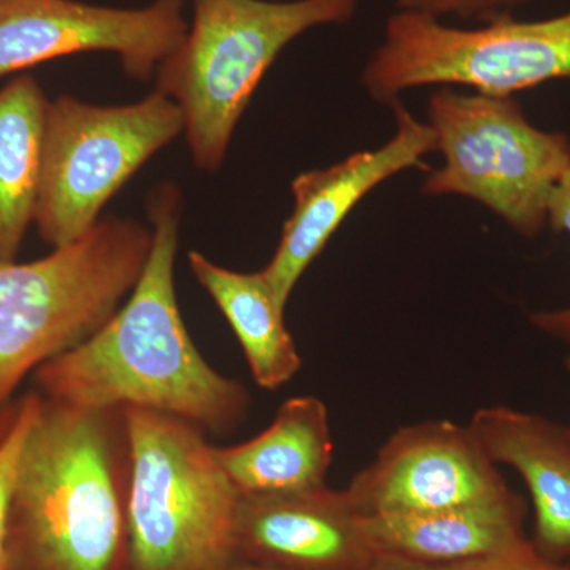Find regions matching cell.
Returning a JSON list of instances; mask_svg holds the SVG:
<instances>
[{
    "mask_svg": "<svg viewBox=\"0 0 570 570\" xmlns=\"http://www.w3.org/2000/svg\"><path fill=\"white\" fill-rule=\"evenodd\" d=\"M130 445L132 570H227L238 561L242 494L200 426L145 407H124Z\"/></svg>",
    "mask_w": 570,
    "mask_h": 570,
    "instance_id": "obj_4",
    "label": "cell"
},
{
    "mask_svg": "<svg viewBox=\"0 0 570 570\" xmlns=\"http://www.w3.org/2000/svg\"><path fill=\"white\" fill-rule=\"evenodd\" d=\"M227 570H281L276 568H269V566L257 564V562L236 561L232 568Z\"/></svg>",
    "mask_w": 570,
    "mask_h": 570,
    "instance_id": "obj_22",
    "label": "cell"
},
{
    "mask_svg": "<svg viewBox=\"0 0 570 570\" xmlns=\"http://www.w3.org/2000/svg\"><path fill=\"white\" fill-rule=\"evenodd\" d=\"M50 100L20 75L0 89V262H13L33 223Z\"/></svg>",
    "mask_w": 570,
    "mask_h": 570,
    "instance_id": "obj_17",
    "label": "cell"
},
{
    "mask_svg": "<svg viewBox=\"0 0 570 570\" xmlns=\"http://www.w3.org/2000/svg\"><path fill=\"white\" fill-rule=\"evenodd\" d=\"M527 505L515 491L438 512L363 517L379 554L420 562H452L510 553L530 546Z\"/></svg>",
    "mask_w": 570,
    "mask_h": 570,
    "instance_id": "obj_14",
    "label": "cell"
},
{
    "mask_svg": "<svg viewBox=\"0 0 570 570\" xmlns=\"http://www.w3.org/2000/svg\"><path fill=\"white\" fill-rule=\"evenodd\" d=\"M549 224L554 232H566L570 235V153L568 167L551 193ZM531 322L547 335L570 341V306L550 313L534 314Z\"/></svg>",
    "mask_w": 570,
    "mask_h": 570,
    "instance_id": "obj_21",
    "label": "cell"
},
{
    "mask_svg": "<svg viewBox=\"0 0 570 570\" xmlns=\"http://www.w3.org/2000/svg\"><path fill=\"white\" fill-rule=\"evenodd\" d=\"M151 228L107 217L28 264L0 262V411L22 381L92 335L140 279Z\"/></svg>",
    "mask_w": 570,
    "mask_h": 570,
    "instance_id": "obj_5",
    "label": "cell"
},
{
    "mask_svg": "<svg viewBox=\"0 0 570 570\" xmlns=\"http://www.w3.org/2000/svg\"><path fill=\"white\" fill-rule=\"evenodd\" d=\"M187 31L183 0H156L141 9L0 0V78L63 56L105 51L118 55L130 78L148 81Z\"/></svg>",
    "mask_w": 570,
    "mask_h": 570,
    "instance_id": "obj_9",
    "label": "cell"
},
{
    "mask_svg": "<svg viewBox=\"0 0 570 570\" xmlns=\"http://www.w3.org/2000/svg\"><path fill=\"white\" fill-rule=\"evenodd\" d=\"M41 406L39 392L21 397L0 426V570H6L7 524L14 480L26 441Z\"/></svg>",
    "mask_w": 570,
    "mask_h": 570,
    "instance_id": "obj_18",
    "label": "cell"
},
{
    "mask_svg": "<svg viewBox=\"0 0 570 570\" xmlns=\"http://www.w3.org/2000/svg\"><path fill=\"white\" fill-rule=\"evenodd\" d=\"M183 132L181 108L157 91L122 107L50 100L33 214L43 242L58 249L91 232L110 198Z\"/></svg>",
    "mask_w": 570,
    "mask_h": 570,
    "instance_id": "obj_8",
    "label": "cell"
},
{
    "mask_svg": "<svg viewBox=\"0 0 570 570\" xmlns=\"http://www.w3.org/2000/svg\"><path fill=\"white\" fill-rule=\"evenodd\" d=\"M360 0H194L186 39L157 69V92L181 108L195 165L216 171L281 51L318 26L344 24Z\"/></svg>",
    "mask_w": 570,
    "mask_h": 570,
    "instance_id": "obj_3",
    "label": "cell"
},
{
    "mask_svg": "<svg viewBox=\"0 0 570 570\" xmlns=\"http://www.w3.org/2000/svg\"><path fill=\"white\" fill-rule=\"evenodd\" d=\"M534 0H395L397 11L426 14L442 20L444 17L461 20L490 21L508 17L517 7L527 6Z\"/></svg>",
    "mask_w": 570,
    "mask_h": 570,
    "instance_id": "obj_20",
    "label": "cell"
},
{
    "mask_svg": "<svg viewBox=\"0 0 570 570\" xmlns=\"http://www.w3.org/2000/svg\"><path fill=\"white\" fill-rule=\"evenodd\" d=\"M509 490L471 426L426 420L393 433L346 493L363 517H373L438 512Z\"/></svg>",
    "mask_w": 570,
    "mask_h": 570,
    "instance_id": "obj_10",
    "label": "cell"
},
{
    "mask_svg": "<svg viewBox=\"0 0 570 570\" xmlns=\"http://www.w3.org/2000/svg\"><path fill=\"white\" fill-rule=\"evenodd\" d=\"M181 212L178 187L154 190L151 249L140 279L97 332L32 374L45 400L86 409H153L219 436L246 419L245 385L217 373L184 325L175 287Z\"/></svg>",
    "mask_w": 570,
    "mask_h": 570,
    "instance_id": "obj_1",
    "label": "cell"
},
{
    "mask_svg": "<svg viewBox=\"0 0 570 570\" xmlns=\"http://www.w3.org/2000/svg\"><path fill=\"white\" fill-rule=\"evenodd\" d=\"M426 124L444 165L426 176L423 194L472 198L527 238L542 232L568 167L566 135L535 127L512 97L445 86L431 94Z\"/></svg>",
    "mask_w": 570,
    "mask_h": 570,
    "instance_id": "obj_6",
    "label": "cell"
},
{
    "mask_svg": "<svg viewBox=\"0 0 570 570\" xmlns=\"http://www.w3.org/2000/svg\"><path fill=\"white\" fill-rule=\"evenodd\" d=\"M471 430L494 464L515 469L534 505L532 546L542 557L570 558V434L542 415L508 406L482 407Z\"/></svg>",
    "mask_w": 570,
    "mask_h": 570,
    "instance_id": "obj_13",
    "label": "cell"
},
{
    "mask_svg": "<svg viewBox=\"0 0 570 570\" xmlns=\"http://www.w3.org/2000/svg\"><path fill=\"white\" fill-rule=\"evenodd\" d=\"M570 78V11L547 20L512 14L479 28H453L411 11H395L367 59L362 82L377 102L392 105L414 88L464 86L512 97L543 82Z\"/></svg>",
    "mask_w": 570,
    "mask_h": 570,
    "instance_id": "obj_7",
    "label": "cell"
},
{
    "mask_svg": "<svg viewBox=\"0 0 570 570\" xmlns=\"http://www.w3.org/2000/svg\"><path fill=\"white\" fill-rule=\"evenodd\" d=\"M129 474L124 407L41 396L11 493L6 570H132Z\"/></svg>",
    "mask_w": 570,
    "mask_h": 570,
    "instance_id": "obj_2",
    "label": "cell"
},
{
    "mask_svg": "<svg viewBox=\"0 0 570 570\" xmlns=\"http://www.w3.org/2000/svg\"><path fill=\"white\" fill-rule=\"evenodd\" d=\"M566 367H568V371L570 373V354L568 356V360H566Z\"/></svg>",
    "mask_w": 570,
    "mask_h": 570,
    "instance_id": "obj_23",
    "label": "cell"
},
{
    "mask_svg": "<svg viewBox=\"0 0 570 570\" xmlns=\"http://www.w3.org/2000/svg\"><path fill=\"white\" fill-rule=\"evenodd\" d=\"M568 430H569V434H570V426L568 428Z\"/></svg>",
    "mask_w": 570,
    "mask_h": 570,
    "instance_id": "obj_24",
    "label": "cell"
},
{
    "mask_svg": "<svg viewBox=\"0 0 570 570\" xmlns=\"http://www.w3.org/2000/svg\"><path fill=\"white\" fill-rule=\"evenodd\" d=\"M236 554L281 570H366L377 558L346 490L326 485L242 497Z\"/></svg>",
    "mask_w": 570,
    "mask_h": 570,
    "instance_id": "obj_12",
    "label": "cell"
},
{
    "mask_svg": "<svg viewBox=\"0 0 570 570\" xmlns=\"http://www.w3.org/2000/svg\"><path fill=\"white\" fill-rule=\"evenodd\" d=\"M390 107L396 132L385 145L351 154L324 170L305 171L292 183L294 212L285 220L275 255L261 269L284 306L352 209L379 184L409 168L425 167V156L436 153V137L426 122L415 119L400 100Z\"/></svg>",
    "mask_w": 570,
    "mask_h": 570,
    "instance_id": "obj_11",
    "label": "cell"
},
{
    "mask_svg": "<svg viewBox=\"0 0 570 570\" xmlns=\"http://www.w3.org/2000/svg\"><path fill=\"white\" fill-rule=\"evenodd\" d=\"M216 453L242 497L321 489L333 460L328 411L316 396L291 397L261 434Z\"/></svg>",
    "mask_w": 570,
    "mask_h": 570,
    "instance_id": "obj_15",
    "label": "cell"
},
{
    "mask_svg": "<svg viewBox=\"0 0 570 570\" xmlns=\"http://www.w3.org/2000/svg\"><path fill=\"white\" fill-rule=\"evenodd\" d=\"M366 570H570V564L542 557L535 547L452 562H420L379 554Z\"/></svg>",
    "mask_w": 570,
    "mask_h": 570,
    "instance_id": "obj_19",
    "label": "cell"
},
{
    "mask_svg": "<svg viewBox=\"0 0 570 570\" xmlns=\"http://www.w3.org/2000/svg\"><path fill=\"white\" fill-rule=\"evenodd\" d=\"M187 261L234 330L255 384L265 390L288 384L302 367V356L285 325V306L264 275L224 268L198 250H190Z\"/></svg>",
    "mask_w": 570,
    "mask_h": 570,
    "instance_id": "obj_16",
    "label": "cell"
}]
</instances>
